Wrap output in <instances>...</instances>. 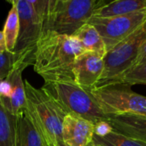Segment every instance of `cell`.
I'll use <instances>...</instances> for the list:
<instances>
[{"mask_svg": "<svg viewBox=\"0 0 146 146\" xmlns=\"http://www.w3.org/2000/svg\"><path fill=\"white\" fill-rule=\"evenodd\" d=\"M83 52L85 50L75 37L44 33L37 45L33 69L44 81H74V64Z\"/></svg>", "mask_w": 146, "mask_h": 146, "instance_id": "1", "label": "cell"}, {"mask_svg": "<svg viewBox=\"0 0 146 146\" xmlns=\"http://www.w3.org/2000/svg\"><path fill=\"white\" fill-rule=\"evenodd\" d=\"M8 3L16 7L19 16V34L14 50V64L27 68L34 63L49 0H9Z\"/></svg>", "mask_w": 146, "mask_h": 146, "instance_id": "2", "label": "cell"}, {"mask_svg": "<svg viewBox=\"0 0 146 146\" xmlns=\"http://www.w3.org/2000/svg\"><path fill=\"white\" fill-rule=\"evenodd\" d=\"M27 110L29 117L46 146H65L62 141V124L67 113L41 87H34L24 80Z\"/></svg>", "mask_w": 146, "mask_h": 146, "instance_id": "3", "label": "cell"}, {"mask_svg": "<svg viewBox=\"0 0 146 146\" xmlns=\"http://www.w3.org/2000/svg\"><path fill=\"white\" fill-rule=\"evenodd\" d=\"M105 3L104 0H49L43 33L53 32L73 36Z\"/></svg>", "mask_w": 146, "mask_h": 146, "instance_id": "4", "label": "cell"}, {"mask_svg": "<svg viewBox=\"0 0 146 146\" xmlns=\"http://www.w3.org/2000/svg\"><path fill=\"white\" fill-rule=\"evenodd\" d=\"M42 88L67 115L81 117L93 124L107 118L90 92L78 86L74 81H44Z\"/></svg>", "mask_w": 146, "mask_h": 146, "instance_id": "5", "label": "cell"}, {"mask_svg": "<svg viewBox=\"0 0 146 146\" xmlns=\"http://www.w3.org/2000/svg\"><path fill=\"white\" fill-rule=\"evenodd\" d=\"M130 87L127 84L107 82L98 85L90 94L106 116L125 114L146 116V97Z\"/></svg>", "mask_w": 146, "mask_h": 146, "instance_id": "6", "label": "cell"}, {"mask_svg": "<svg viewBox=\"0 0 146 146\" xmlns=\"http://www.w3.org/2000/svg\"><path fill=\"white\" fill-rule=\"evenodd\" d=\"M145 42L146 21L125 40L107 52L104 58V69L98 85L109 82L133 68Z\"/></svg>", "mask_w": 146, "mask_h": 146, "instance_id": "7", "label": "cell"}, {"mask_svg": "<svg viewBox=\"0 0 146 146\" xmlns=\"http://www.w3.org/2000/svg\"><path fill=\"white\" fill-rule=\"evenodd\" d=\"M145 21L146 11H142L107 18L92 17L87 23L98 31L108 52L133 33Z\"/></svg>", "mask_w": 146, "mask_h": 146, "instance_id": "8", "label": "cell"}, {"mask_svg": "<svg viewBox=\"0 0 146 146\" xmlns=\"http://www.w3.org/2000/svg\"><path fill=\"white\" fill-rule=\"evenodd\" d=\"M24 67L14 64L8 76L0 80V96L8 110L15 116L27 110V98L22 72Z\"/></svg>", "mask_w": 146, "mask_h": 146, "instance_id": "9", "label": "cell"}, {"mask_svg": "<svg viewBox=\"0 0 146 146\" xmlns=\"http://www.w3.org/2000/svg\"><path fill=\"white\" fill-rule=\"evenodd\" d=\"M104 69V61L103 56L94 52L85 51L74 62L73 68L74 82L90 92L98 85Z\"/></svg>", "mask_w": 146, "mask_h": 146, "instance_id": "10", "label": "cell"}, {"mask_svg": "<svg viewBox=\"0 0 146 146\" xmlns=\"http://www.w3.org/2000/svg\"><path fill=\"white\" fill-rule=\"evenodd\" d=\"M62 136L65 146H87L93 139L94 124L68 114L63 120Z\"/></svg>", "mask_w": 146, "mask_h": 146, "instance_id": "11", "label": "cell"}, {"mask_svg": "<svg viewBox=\"0 0 146 146\" xmlns=\"http://www.w3.org/2000/svg\"><path fill=\"white\" fill-rule=\"evenodd\" d=\"M113 131L146 144V116L125 114L107 116Z\"/></svg>", "mask_w": 146, "mask_h": 146, "instance_id": "12", "label": "cell"}, {"mask_svg": "<svg viewBox=\"0 0 146 146\" xmlns=\"http://www.w3.org/2000/svg\"><path fill=\"white\" fill-rule=\"evenodd\" d=\"M146 11V0H117L106 2L98 8L92 17L107 18Z\"/></svg>", "mask_w": 146, "mask_h": 146, "instance_id": "13", "label": "cell"}, {"mask_svg": "<svg viewBox=\"0 0 146 146\" xmlns=\"http://www.w3.org/2000/svg\"><path fill=\"white\" fill-rule=\"evenodd\" d=\"M73 36L80 41L85 51L97 53L104 58L106 56L107 49L104 39L92 25L85 24Z\"/></svg>", "mask_w": 146, "mask_h": 146, "instance_id": "14", "label": "cell"}, {"mask_svg": "<svg viewBox=\"0 0 146 146\" xmlns=\"http://www.w3.org/2000/svg\"><path fill=\"white\" fill-rule=\"evenodd\" d=\"M16 146H46L33 124L27 110L18 116Z\"/></svg>", "mask_w": 146, "mask_h": 146, "instance_id": "15", "label": "cell"}, {"mask_svg": "<svg viewBox=\"0 0 146 146\" xmlns=\"http://www.w3.org/2000/svg\"><path fill=\"white\" fill-rule=\"evenodd\" d=\"M18 117L13 115L0 96V146H16Z\"/></svg>", "mask_w": 146, "mask_h": 146, "instance_id": "16", "label": "cell"}, {"mask_svg": "<svg viewBox=\"0 0 146 146\" xmlns=\"http://www.w3.org/2000/svg\"><path fill=\"white\" fill-rule=\"evenodd\" d=\"M3 33L4 36L7 51L14 54L19 34V16L16 7L14 4H11V9L9 11L8 16L4 22Z\"/></svg>", "mask_w": 146, "mask_h": 146, "instance_id": "17", "label": "cell"}, {"mask_svg": "<svg viewBox=\"0 0 146 146\" xmlns=\"http://www.w3.org/2000/svg\"><path fill=\"white\" fill-rule=\"evenodd\" d=\"M109 82L133 85H146V62L134 66ZM107 83V82H105Z\"/></svg>", "mask_w": 146, "mask_h": 146, "instance_id": "18", "label": "cell"}, {"mask_svg": "<svg viewBox=\"0 0 146 146\" xmlns=\"http://www.w3.org/2000/svg\"><path fill=\"white\" fill-rule=\"evenodd\" d=\"M93 142L104 146H146V144L112 131L104 137L93 136Z\"/></svg>", "mask_w": 146, "mask_h": 146, "instance_id": "19", "label": "cell"}, {"mask_svg": "<svg viewBox=\"0 0 146 146\" xmlns=\"http://www.w3.org/2000/svg\"><path fill=\"white\" fill-rule=\"evenodd\" d=\"M14 62V54L8 51L0 52V80H4L8 76L13 68Z\"/></svg>", "mask_w": 146, "mask_h": 146, "instance_id": "20", "label": "cell"}, {"mask_svg": "<svg viewBox=\"0 0 146 146\" xmlns=\"http://www.w3.org/2000/svg\"><path fill=\"white\" fill-rule=\"evenodd\" d=\"M113 131L112 127L110 123L105 120L99 121L96 124H94V135L98 137H104L110 134Z\"/></svg>", "mask_w": 146, "mask_h": 146, "instance_id": "21", "label": "cell"}, {"mask_svg": "<svg viewBox=\"0 0 146 146\" xmlns=\"http://www.w3.org/2000/svg\"><path fill=\"white\" fill-rule=\"evenodd\" d=\"M145 62H146V42L143 44V46L139 51V54L138 56V58L135 62L134 66H137V65H139V64H142Z\"/></svg>", "mask_w": 146, "mask_h": 146, "instance_id": "22", "label": "cell"}, {"mask_svg": "<svg viewBox=\"0 0 146 146\" xmlns=\"http://www.w3.org/2000/svg\"><path fill=\"white\" fill-rule=\"evenodd\" d=\"M6 44L4 40V36L3 33V31H0V52H6Z\"/></svg>", "mask_w": 146, "mask_h": 146, "instance_id": "23", "label": "cell"}, {"mask_svg": "<svg viewBox=\"0 0 146 146\" xmlns=\"http://www.w3.org/2000/svg\"><path fill=\"white\" fill-rule=\"evenodd\" d=\"M87 146H104V145H99V144H97V143H95V142H93V141H92L89 145Z\"/></svg>", "mask_w": 146, "mask_h": 146, "instance_id": "24", "label": "cell"}]
</instances>
